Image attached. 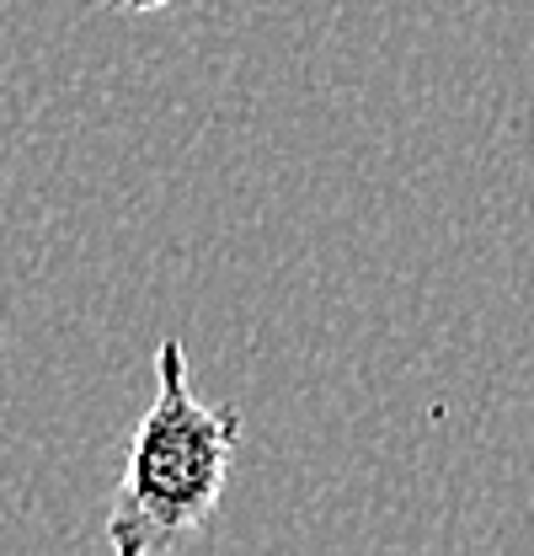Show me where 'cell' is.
I'll use <instances>...</instances> for the list:
<instances>
[{"label": "cell", "mask_w": 534, "mask_h": 556, "mask_svg": "<svg viewBox=\"0 0 534 556\" xmlns=\"http://www.w3.org/2000/svg\"><path fill=\"white\" fill-rule=\"evenodd\" d=\"M241 450V413L208 407L193 391L188 353L166 338L155 353V402L139 417L107 508V546L118 556H166L214 525Z\"/></svg>", "instance_id": "1"}, {"label": "cell", "mask_w": 534, "mask_h": 556, "mask_svg": "<svg viewBox=\"0 0 534 556\" xmlns=\"http://www.w3.org/2000/svg\"><path fill=\"white\" fill-rule=\"evenodd\" d=\"M97 5H113V11H166L171 0H97Z\"/></svg>", "instance_id": "2"}]
</instances>
